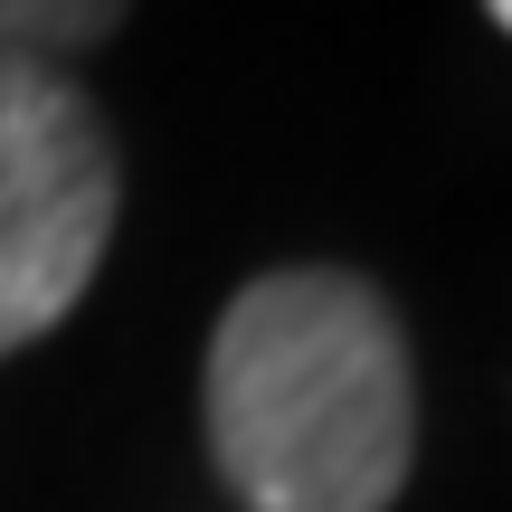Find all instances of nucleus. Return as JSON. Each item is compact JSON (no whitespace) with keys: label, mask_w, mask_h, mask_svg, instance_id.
Masks as SVG:
<instances>
[{"label":"nucleus","mask_w":512,"mask_h":512,"mask_svg":"<svg viewBox=\"0 0 512 512\" xmlns=\"http://www.w3.org/2000/svg\"><path fill=\"white\" fill-rule=\"evenodd\" d=\"M209 456L247 512H389L418 456L408 332L380 285L285 266L209 332Z\"/></svg>","instance_id":"obj_1"},{"label":"nucleus","mask_w":512,"mask_h":512,"mask_svg":"<svg viewBox=\"0 0 512 512\" xmlns=\"http://www.w3.org/2000/svg\"><path fill=\"white\" fill-rule=\"evenodd\" d=\"M114 133L86 86L38 57H0V361L86 304L114 247Z\"/></svg>","instance_id":"obj_2"},{"label":"nucleus","mask_w":512,"mask_h":512,"mask_svg":"<svg viewBox=\"0 0 512 512\" xmlns=\"http://www.w3.org/2000/svg\"><path fill=\"white\" fill-rule=\"evenodd\" d=\"M133 0H0V57H76L95 38H114Z\"/></svg>","instance_id":"obj_3"},{"label":"nucleus","mask_w":512,"mask_h":512,"mask_svg":"<svg viewBox=\"0 0 512 512\" xmlns=\"http://www.w3.org/2000/svg\"><path fill=\"white\" fill-rule=\"evenodd\" d=\"M484 10H494V19H503V29H512V0H484Z\"/></svg>","instance_id":"obj_4"}]
</instances>
